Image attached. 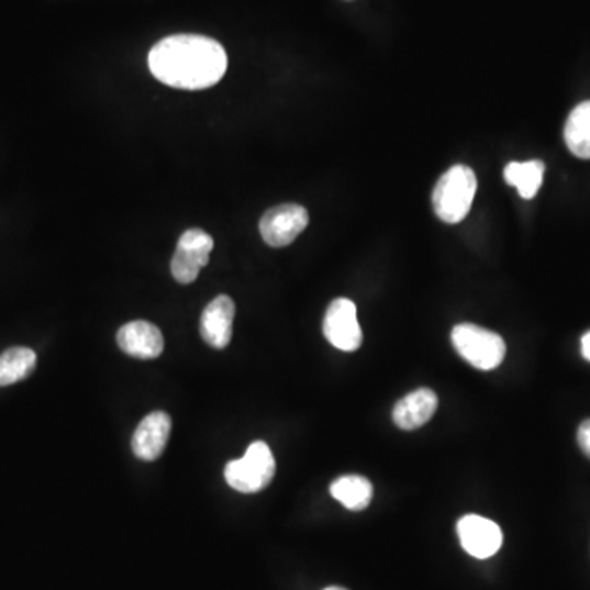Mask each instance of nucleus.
I'll use <instances>...</instances> for the list:
<instances>
[{
	"label": "nucleus",
	"mask_w": 590,
	"mask_h": 590,
	"mask_svg": "<svg viewBox=\"0 0 590 590\" xmlns=\"http://www.w3.org/2000/svg\"><path fill=\"white\" fill-rule=\"evenodd\" d=\"M148 65L153 76L166 86L200 91L222 81L229 58L215 40L202 35H172L153 46Z\"/></svg>",
	"instance_id": "f257e3e1"
},
{
	"label": "nucleus",
	"mask_w": 590,
	"mask_h": 590,
	"mask_svg": "<svg viewBox=\"0 0 590 590\" xmlns=\"http://www.w3.org/2000/svg\"><path fill=\"white\" fill-rule=\"evenodd\" d=\"M478 179L468 166H453L436 182L433 191V209L439 220L459 223L466 219L475 200Z\"/></svg>",
	"instance_id": "f03ea898"
},
{
	"label": "nucleus",
	"mask_w": 590,
	"mask_h": 590,
	"mask_svg": "<svg viewBox=\"0 0 590 590\" xmlns=\"http://www.w3.org/2000/svg\"><path fill=\"white\" fill-rule=\"evenodd\" d=\"M452 342L458 355L472 368L481 371L499 368L505 358L506 346L502 336L472 323L456 325L453 329Z\"/></svg>",
	"instance_id": "7ed1b4c3"
},
{
	"label": "nucleus",
	"mask_w": 590,
	"mask_h": 590,
	"mask_svg": "<svg viewBox=\"0 0 590 590\" xmlns=\"http://www.w3.org/2000/svg\"><path fill=\"white\" fill-rule=\"evenodd\" d=\"M276 475V459L265 442L248 446L245 456L226 465L225 481L242 493H256L271 485Z\"/></svg>",
	"instance_id": "20e7f679"
},
{
	"label": "nucleus",
	"mask_w": 590,
	"mask_h": 590,
	"mask_svg": "<svg viewBox=\"0 0 590 590\" xmlns=\"http://www.w3.org/2000/svg\"><path fill=\"white\" fill-rule=\"evenodd\" d=\"M213 240L200 229L182 233L171 261V272L181 285H192L199 278L200 269L209 265Z\"/></svg>",
	"instance_id": "39448f33"
},
{
	"label": "nucleus",
	"mask_w": 590,
	"mask_h": 590,
	"mask_svg": "<svg viewBox=\"0 0 590 590\" xmlns=\"http://www.w3.org/2000/svg\"><path fill=\"white\" fill-rule=\"evenodd\" d=\"M323 335L342 352H356L361 346L363 330L353 300L335 299L330 303L323 319Z\"/></svg>",
	"instance_id": "423d86ee"
},
{
	"label": "nucleus",
	"mask_w": 590,
	"mask_h": 590,
	"mask_svg": "<svg viewBox=\"0 0 590 590\" xmlns=\"http://www.w3.org/2000/svg\"><path fill=\"white\" fill-rule=\"evenodd\" d=\"M309 225V212L299 203H282L272 207L263 215L259 232L272 248H282L292 242Z\"/></svg>",
	"instance_id": "0eeeda50"
},
{
	"label": "nucleus",
	"mask_w": 590,
	"mask_h": 590,
	"mask_svg": "<svg viewBox=\"0 0 590 590\" xmlns=\"http://www.w3.org/2000/svg\"><path fill=\"white\" fill-rule=\"evenodd\" d=\"M458 536L468 555L488 559L502 548L500 526L481 515H465L458 522Z\"/></svg>",
	"instance_id": "6e6552de"
},
{
	"label": "nucleus",
	"mask_w": 590,
	"mask_h": 590,
	"mask_svg": "<svg viewBox=\"0 0 590 590\" xmlns=\"http://www.w3.org/2000/svg\"><path fill=\"white\" fill-rule=\"evenodd\" d=\"M171 416L166 412H153L140 422L132 438L136 458L155 461L165 452L171 435Z\"/></svg>",
	"instance_id": "1a4fd4ad"
},
{
	"label": "nucleus",
	"mask_w": 590,
	"mask_h": 590,
	"mask_svg": "<svg viewBox=\"0 0 590 590\" xmlns=\"http://www.w3.org/2000/svg\"><path fill=\"white\" fill-rule=\"evenodd\" d=\"M116 343L125 355L140 359H155L165 349L162 330L145 320L126 323L116 333Z\"/></svg>",
	"instance_id": "9d476101"
},
{
	"label": "nucleus",
	"mask_w": 590,
	"mask_h": 590,
	"mask_svg": "<svg viewBox=\"0 0 590 590\" xmlns=\"http://www.w3.org/2000/svg\"><path fill=\"white\" fill-rule=\"evenodd\" d=\"M235 302L229 296H219L203 309L200 316V335L215 349L229 346L235 320Z\"/></svg>",
	"instance_id": "9b49d317"
},
{
	"label": "nucleus",
	"mask_w": 590,
	"mask_h": 590,
	"mask_svg": "<svg viewBox=\"0 0 590 590\" xmlns=\"http://www.w3.org/2000/svg\"><path fill=\"white\" fill-rule=\"evenodd\" d=\"M436 407H438V397L432 389H416L396 403L392 410L393 423L400 430L412 432L430 422V419L435 415Z\"/></svg>",
	"instance_id": "f8f14e48"
},
{
	"label": "nucleus",
	"mask_w": 590,
	"mask_h": 590,
	"mask_svg": "<svg viewBox=\"0 0 590 590\" xmlns=\"http://www.w3.org/2000/svg\"><path fill=\"white\" fill-rule=\"evenodd\" d=\"M330 493L346 509L359 512L371 503L375 489H372L371 482L363 476L349 475L336 479L330 486Z\"/></svg>",
	"instance_id": "ddd939ff"
},
{
	"label": "nucleus",
	"mask_w": 590,
	"mask_h": 590,
	"mask_svg": "<svg viewBox=\"0 0 590 590\" xmlns=\"http://www.w3.org/2000/svg\"><path fill=\"white\" fill-rule=\"evenodd\" d=\"M565 140L572 155L590 159V100L572 110L566 122Z\"/></svg>",
	"instance_id": "4468645a"
},
{
	"label": "nucleus",
	"mask_w": 590,
	"mask_h": 590,
	"mask_svg": "<svg viewBox=\"0 0 590 590\" xmlns=\"http://www.w3.org/2000/svg\"><path fill=\"white\" fill-rule=\"evenodd\" d=\"M36 368V355L25 346H15L0 355V388L29 378Z\"/></svg>",
	"instance_id": "2eb2a0df"
},
{
	"label": "nucleus",
	"mask_w": 590,
	"mask_h": 590,
	"mask_svg": "<svg viewBox=\"0 0 590 590\" xmlns=\"http://www.w3.org/2000/svg\"><path fill=\"white\" fill-rule=\"evenodd\" d=\"M543 176H545V165L538 159L525 163H510L503 171L506 185L519 189V194L523 199H533L538 189L542 188Z\"/></svg>",
	"instance_id": "dca6fc26"
},
{
	"label": "nucleus",
	"mask_w": 590,
	"mask_h": 590,
	"mask_svg": "<svg viewBox=\"0 0 590 590\" xmlns=\"http://www.w3.org/2000/svg\"><path fill=\"white\" fill-rule=\"evenodd\" d=\"M578 443L582 453L590 459V419L581 423L578 432Z\"/></svg>",
	"instance_id": "f3484780"
},
{
	"label": "nucleus",
	"mask_w": 590,
	"mask_h": 590,
	"mask_svg": "<svg viewBox=\"0 0 590 590\" xmlns=\"http://www.w3.org/2000/svg\"><path fill=\"white\" fill-rule=\"evenodd\" d=\"M582 356L590 361V332L586 333L581 339Z\"/></svg>",
	"instance_id": "a211bd4d"
},
{
	"label": "nucleus",
	"mask_w": 590,
	"mask_h": 590,
	"mask_svg": "<svg viewBox=\"0 0 590 590\" xmlns=\"http://www.w3.org/2000/svg\"><path fill=\"white\" fill-rule=\"evenodd\" d=\"M323 590H346V589H343V588H326V589H323Z\"/></svg>",
	"instance_id": "6ab92c4d"
}]
</instances>
